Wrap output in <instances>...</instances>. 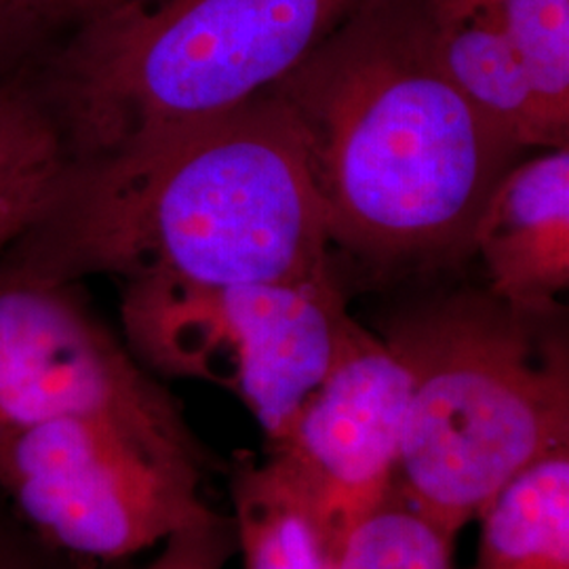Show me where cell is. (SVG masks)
Instances as JSON below:
<instances>
[{"instance_id":"13","label":"cell","mask_w":569,"mask_h":569,"mask_svg":"<svg viewBox=\"0 0 569 569\" xmlns=\"http://www.w3.org/2000/svg\"><path fill=\"white\" fill-rule=\"evenodd\" d=\"M230 496L243 569H333V549L315 512L270 458L241 460Z\"/></svg>"},{"instance_id":"14","label":"cell","mask_w":569,"mask_h":569,"mask_svg":"<svg viewBox=\"0 0 569 569\" xmlns=\"http://www.w3.org/2000/svg\"><path fill=\"white\" fill-rule=\"evenodd\" d=\"M451 538L392 488L361 517L333 550V569H449Z\"/></svg>"},{"instance_id":"18","label":"cell","mask_w":569,"mask_h":569,"mask_svg":"<svg viewBox=\"0 0 569 569\" xmlns=\"http://www.w3.org/2000/svg\"><path fill=\"white\" fill-rule=\"evenodd\" d=\"M0 569H91L47 547L0 496Z\"/></svg>"},{"instance_id":"16","label":"cell","mask_w":569,"mask_h":569,"mask_svg":"<svg viewBox=\"0 0 569 569\" xmlns=\"http://www.w3.org/2000/svg\"><path fill=\"white\" fill-rule=\"evenodd\" d=\"M234 555V519L213 509L203 519L171 533L161 545V552L142 569H226Z\"/></svg>"},{"instance_id":"12","label":"cell","mask_w":569,"mask_h":569,"mask_svg":"<svg viewBox=\"0 0 569 569\" xmlns=\"http://www.w3.org/2000/svg\"><path fill=\"white\" fill-rule=\"evenodd\" d=\"M477 519V569H569V446L510 477Z\"/></svg>"},{"instance_id":"10","label":"cell","mask_w":569,"mask_h":569,"mask_svg":"<svg viewBox=\"0 0 569 569\" xmlns=\"http://www.w3.org/2000/svg\"><path fill=\"white\" fill-rule=\"evenodd\" d=\"M435 56L475 108L529 148H559L496 0H427Z\"/></svg>"},{"instance_id":"4","label":"cell","mask_w":569,"mask_h":569,"mask_svg":"<svg viewBox=\"0 0 569 569\" xmlns=\"http://www.w3.org/2000/svg\"><path fill=\"white\" fill-rule=\"evenodd\" d=\"M367 0H127L37 72L72 161L207 121L272 89Z\"/></svg>"},{"instance_id":"11","label":"cell","mask_w":569,"mask_h":569,"mask_svg":"<svg viewBox=\"0 0 569 569\" xmlns=\"http://www.w3.org/2000/svg\"><path fill=\"white\" fill-rule=\"evenodd\" d=\"M72 163L30 60L0 72V258L41 224Z\"/></svg>"},{"instance_id":"15","label":"cell","mask_w":569,"mask_h":569,"mask_svg":"<svg viewBox=\"0 0 569 569\" xmlns=\"http://www.w3.org/2000/svg\"><path fill=\"white\" fill-rule=\"evenodd\" d=\"M533 96L569 142V0H496Z\"/></svg>"},{"instance_id":"2","label":"cell","mask_w":569,"mask_h":569,"mask_svg":"<svg viewBox=\"0 0 569 569\" xmlns=\"http://www.w3.org/2000/svg\"><path fill=\"white\" fill-rule=\"evenodd\" d=\"M23 268L72 283H340L305 146L268 89L207 121L72 161Z\"/></svg>"},{"instance_id":"19","label":"cell","mask_w":569,"mask_h":569,"mask_svg":"<svg viewBox=\"0 0 569 569\" xmlns=\"http://www.w3.org/2000/svg\"><path fill=\"white\" fill-rule=\"evenodd\" d=\"M39 37L11 13V9L0 0V72L30 61V53L39 44Z\"/></svg>"},{"instance_id":"5","label":"cell","mask_w":569,"mask_h":569,"mask_svg":"<svg viewBox=\"0 0 569 569\" xmlns=\"http://www.w3.org/2000/svg\"><path fill=\"white\" fill-rule=\"evenodd\" d=\"M122 340L152 376L234 395L274 443L357 323L340 283H122Z\"/></svg>"},{"instance_id":"6","label":"cell","mask_w":569,"mask_h":569,"mask_svg":"<svg viewBox=\"0 0 569 569\" xmlns=\"http://www.w3.org/2000/svg\"><path fill=\"white\" fill-rule=\"evenodd\" d=\"M211 456L103 413L0 437V496L47 547L84 563L124 561L211 512Z\"/></svg>"},{"instance_id":"8","label":"cell","mask_w":569,"mask_h":569,"mask_svg":"<svg viewBox=\"0 0 569 569\" xmlns=\"http://www.w3.org/2000/svg\"><path fill=\"white\" fill-rule=\"evenodd\" d=\"M409 403L406 363L357 321L326 378L270 443L268 458L305 496L331 549L395 488Z\"/></svg>"},{"instance_id":"7","label":"cell","mask_w":569,"mask_h":569,"mask_svg":"<svg viewBox=\"0 0 569 569\" xmlns=\"http://www.w3.org/2000/svg\"><path fill=\"white\" fill-rule=\"evenodd\" d=\"M74 413L117 416L204 448L171 392L72 283L23 266L0 270V437Z\"/></svg>"},{"instance_id":"3","label":"cell","mask_w":569,"mask_h":569,"mask_svg":"<svg viewBox=\"0 0 569 569\" xmlns=\"http://www.w3.org/2000/svg\"><path fill=\"white\" fill-rule=\"evenodd\" d=\"M378 336L411 373L395 488L451 538L510 477L568 448L566 308L531 312L460 287L392 310Z\"/></svg>"},{"instance_id":"1","label":"cell","mask_w":569,"mask_h":569,"mask_svg":"<svg viewBox=\"0 0 569 569\" xmlns=\"http://www.w3.org/2000/svg\"><path fill=\"white\" fill-rule=\"evenodd\" d=\"M272 91L298 124L329 243L373 283L468 262L526 152L449 81L427 0H367Z\"/></svg>"},{"instance_id":"17","label":"cell","mask_w":569,"mask_h":569,"mask_svg":"<svg viewBox=\"0 0 569 569\" xmlns=\"http://www.w3.org/2000/svg\"><path fill=\"white\" fill-rule=\"evenodd\" d=\"M127 0H4L16 18H20L39 39L51 32L66 34L84 21L103 16Z\"/></svg>"},{"instance_id":"9","label":"cell","mask_w":569,"mask_h":569,"mask_svg":"<svg viewBox=\"0 0 569 569\" xmlns=\"http://www.w3.org/2000/svg\"><path fill=\"white\" fill-rule=\"evenodd\" d=\"M488 289L507 305L559 310L569 287V143L512 164L475 228Z\"/></svg>"}]
</instances>
